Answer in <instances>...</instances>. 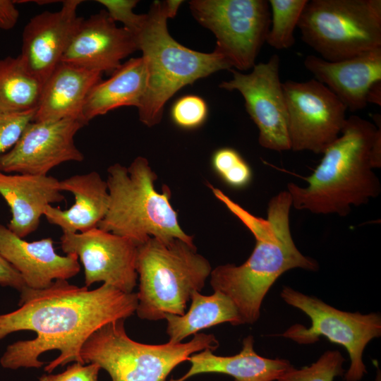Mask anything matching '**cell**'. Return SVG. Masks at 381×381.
<instances>
[{
    "instance_id": "1",
    "label": "cell",
    "mask_w": 381,
    "mask_h": 381,
    "mask_svg": "<svg viewBox=\"0 0 381 381\" xmlns=\"http://www.w3.org/2000/svg\"><path fill=\"white\" fill-rule=\"evenodd\" d=\"M20 308L0 315V339L22 330L37 334L35 339L8 345L0 358L4 368H40L39 356L59 350L60 354L44 366L52 373L59 366L75 361L83 364L82 346L102 326L126 319L136 310V293L127 294L104 284L89 290L65 279L54 281L42 289L29 287L20 292Z\"/></svg>"
},
{
    "instance_id": "2",
    "label": "cell",
    "mask_w": 381,
    "mask_h": 381,
    "mask_svg": "<svg viewBox=\"0 0 381 381\" xmlns=\"http://www.w3.org/2000/svg\"><path fill=\"white\" fill-rule=\"evenodd\" d=\"M209 186L255 239L254 249L245 262L220 265L212 270L210 284L214 291L232 301L243 324H253L260 317L265 295L283 273L294 268L317 271L319 265L314 259L303 255L294 241L289 222L292 202L286 190L270 199L264 219L251 214L220 189Z\"/></svg>"
},
{
    "instance_id": "3",
    "label": "cell",
    "mask_w": 381,
    "mask_h": 381,
    "mask_svg": "<svg viewBox=\"0 0 381 381\" xmlns=\"http://www.w3.org/2000/svg\"><path fill=\"white\" fill-rule=\"evenodd\" d=\"M377 127L358 116L346 118L340 135L322 153L306 187L287 184L292 207L316 214L348 215L351 207L379 196L373 145Z\"/></svg>"
},
{
    "instance_id": "4",
    "label": "cell",
    "mask_w": 381,
    "mask_h": 381,
    "mask_svg": "<svg viewBox=\"0 0 381 381\" xmlns=\"http://www.w3.org/2000/svg\"><path fill=\"white\" fill-rule=\"evenodd\" d=\"M164 1H154L135 35L147 71V88L138 109L148 127L158 124L166 102L183 86L221 70L229 61L214 51L202 53L183 47L169 34Z\"/></svg>"
},
{
    "instance_id": "5",
    "label": "cell",
    "mask_w": 381,
    "mask_h": 381,
    "mask_svg": "<svg viewBox=\"0 0 381 381\" xmlns=\"http://www.w3.org/2000/svg\"><path fill=\"white\" fill-rule=\"evenodd\" d=\"M107 173L109 203L99 229L128 238L138 246L150 237L179 238L194 245L193 236L179 223L169 188L164 185L161 193L155 188L157 176L145 157H137L128 167L114 164Z\"/></svg>"
},
{
    "instance_id": "6",
    "label": "cell",
    "mask_w": 381,
    "mask_h": 381,
    "mask_svg": "<svg viewBox=\"0 0 381 381\" xmlns=\"http://www.w3.org/2000/svg\"><path fill=\"white\" fill-rule=\"evenodd\" d=\"M135 269L139 279L135 312L150 321L164 319L166 314L183 315L192 294L203 289L212 271L195 245L154 237L138 246Z\"/></svg>"
},
{
    "instance_id": "7",
    "label": "cell",
    "mask_w": 381,
    "mask_h": 381,
    "mask_svg": "<svg viewBox=\"0 0 381 381\" xmlns=\"http://www.w3.org/2000/svg\"><path fill=\"white\" fill-rule=\"evenodd\" d=\"M125 319L111 321L94 332L80 349L85 363H95L112 381H167L169 373L193 353L216 350L213 334L197 333L186 343L147 344L131 339Z\"/></svg>"
},
{
    "instance_id": "8",
    "label": "cell",
    "mask_w": 381,
    "mask_h": 381,
    "mask_svg": "<svg viewBox=\"0 0 381 381\" xmlns=\"http://www.w3.org/2000/svg\"><path fill=\"white\" fill-rule=\"evenodd\" d=\"M297 27L320 58H351L381 47V1H308Z\"/></svg>"
},
{
    "instance_id": "9",
    "label": "cell",
    "mask_w": 381,
    "mask_h": 381,
    "mask_svg": "<svg viewBox=\"0 0 381 381\" xmlns=\"http://www.w3.org/2000/svg\"><path fill=\"white\" fill-rule=\"evenodd\" d=\"M282 299L305 313L311 320L310 327L296 324L281 335L300 344H314L322 337L345 347L351 364L346 381H358L367 373L363 353L368 342L381 335V318L377 313L361 314L338 310L321 301L284 286Z\"/></svg>"
},
{
    "instance_id": "10",
    "label": "cell",
    "mask_w": 381,
    "mask_h": 381,
    "mask_svg": "<svg viewBox=\"0 0 381 381\" xmlns=\"http://www.w3.org/2000/svg\"><path fill=\"white\" fill-rule=\"evenodd\" d=\"M195 20L216 37L214 51L237 71H247L266 41L271 16L266 0H193Z\"/></svg>"
},
{
    "instance_id": "11",
    "label": "cell",
    "mask_w": 381,
    "mask_h": 381,
    "mask_svg": "<svg viewBox=\"0 0 381 381\" xmlns=\"http://www.w3.org/2000/svg\"><path fill=\"white\" fill-rule=\"evenodd\" d=\"M291 150L321 154L340 135L346 107L325 85L311 79L282 83Z\"/></svg>"
},
{
    "instance_id": "12",
    "label": "cell",
    "mask_w": 381,
    "mask_h": 381,
    "mask_svg": "<svg viewBox=\"0 0 381 381\" xmlns=\"http://www.w3.org/2000/svg\"><path fill=\"white\" fill-rule=\"evenodd\" d=\"M279 61V56L273 54L266 63L255 64L249 73L231 68L233 78L219 85L222 89L241 93L246 111L258 128L259 144L277 152L291 150Z\"/></svg>"
},
{
    "instance_id": "13",
    "label": "cell",
    "mask_w": 381,
    "mask_h": 381,
    "mask_svg": "<svg viewBox=\"0 0 381 381\" xmlns=\"http://www.w3.org/2000/svg\"><path fill=\"white\" fill-rule=\"evenodd\" d=\"M85 125L78 119L32 121L15 145L0 157V171L46 176L62 163L83 162L74 137Z\"/></svg>"
},
{
    "instance_id": "14",
    "label": "cell",
    "mask_w": 381,
    "mask_h": 381,
    "mask_svg": "<svg viewBox=\"0 0 381 381\" xmlns=\"http://www.w3.org/2000/svg\"><path fill=\"white\" fill-rule=\"evenodd\" d=\"M61 247L66 254H75L85 272V286L103 282L124 293L136 286L138 245L128 238L98 227L82 233H63Z\"/></svg>"
},
{
    "instance_id": "15",
    "label": "cell",
    "mask_w": 381,
    "mask_h": 381,
    "mask_svg": "<svg viewBox=\"0 0 381 381\" xmlns=\"http://www.w3.org/2000/svg\"><path fill=\"white\" fill-rule=\"evenodd\" d=\"M138 50L136 36L119 28L106 10L81 18L61 62L112 74L121 61Z\"/></svg>"
},
{
    "instance_id": "16",
    "label": "cell",
    "mask_w": 381,
    "mask_h": 381,
    "mask_svg": "<svg viewBox=\"0 0 381 381\" xmlns=\"http://www.w3.org/2000/svg\"><path fill=\"white\" fill-rule=\"evenodd\" d=\"M62 2L58 11H44L33 16L23 32L20 56L42 85L61 62L81 19L77 16V10L83 1Z\"/></svg>"
},
{
    "instance_id": "17",
    "label": "cell",
    "mask_w": 381,
    "mask_h": 381,
    "mask_svg": "<svg viewBox=\"0 0 381 381\" xmlns=\"http://www.w3.org/2000/svg\"><path fill=\"white\" fill-rule=\"evenodd\" d=\"M0 253L33 289L47 288L55 280H67L80 270L78 256L57 254L51 238L28 242L1 223Z\"/></svg>"
},
{
    "instance_id": "18",
    "label": "cell",
    "mask_w": 381,
    "mask_h": 381,
    "mask_svg": "<svg viewBox=\"0 0 381 381\" xmlns=\"http://www.w3.org/2000/svg\"><path fill=\"white\" fill-rule=\"evenodd\" d=\"M305 68L354 112L367 105V95L373 83L381 80V47L338 61L315 55L303 61Z\"/></svg>"
},
{
    "instance_id": "19",
    "label": "cell",
    "mask_w": 381,
    "mask_h": 381,
    "mask_svg": "<svg viewBox=\"0 0 381 381\" xmlns=\"http://www.w3.org/2000/svg\"><path fill=\"white\" fill-rule=\"evenodd\" d=\"M0 195L11 212L7 227L21 238L38 228L48 205L66 199L59 189V180L53 176L2 171Z\"/></svg>"
},
{
    "instance_id": "20",
    "label": "cell",
    "mask_w": 381,
    "mask_h": 381,
    "mask_svg": "<svg viewBox=\"0 0 381 381\" xmlns=\"http://www.w3.org/2000/svg\"><path fill=\"white\" fill-rule=\"evenodd\" d=\"M102 74L60 62L43 85L32 121L64 119L83 121L82 113L87 96L102 80Z\"/></svg>"
},
{
    "instance_id": "21",
    "label": "cell",
    "mask_w": 381,
    "mask_h": 381,
    "mask_svg": "<svg viewBox=\"0 0 381 381\" xmlns=\"http://www.w3.org/2000/svg\"><path fill=\"white\" fill-rule=\"evenodd\" d=\"M61 191L71 192L74 204L68 210L48 205L44 212L47 222L63 233H82L97 228L105 217L109 203L107 181L97 171L76 174L59 181Z\"/></svg>"
},
{
    "instance_id": "22",
    "label": "cell",
    "mask_w": 381,
    "mask_h": 381,
    "mask_svg": "<svg viewBox=\"0 0 381 381\" xmlns=\"http://www.w3.org/2000/svg\"><path fill=\"white\" fill-rule=\"evenodd\" d=\"M210 349L192 354L187 360L189 370L182 377L169 381H186L199 374L219 373L234 377V381H274L291 366L284 359H271L258 355L254 350L253 337L243 339L241 351L234 356H217Z\"/></svg>"
},
{
    "instance_id": "23",
    "label": "cell",
    "mask_w": 381,
    "mask_h": 381,
    "mask_svg": "<svg viewBox=\"0 0 381 381\" xmlns=\"http://www.w3.org/2000/svg\"><path fill=\"white\" fill-rule=\"evenodd\" d=\"M147 71L143 57L132 58L121 64L105 80H101L89 92L82 118L87 124L96 116L116 108H138L147 88Z\"/></svg>"
},
{
    "instance_id": "24",
    "label": "cell",
    "mask_w": 381,
    "mask_h": 381,
    "mask_svg": "<svg viewBox=\"0 0 381 381\" xmlns=\"http://www.w3.org/2000/svg\"><path fill=\"white\" fill-rule=\"evenodd\" d=\"M190 300V308L183 315L166 314L164 316L169 337L168 342L171 344L181 343L190 335L221 323L243 324L232 301L219 291H214L210 296L195 291Z\"/></svg>"
},
{
    "instance_id": "25",
    "label": "cell",
    "mask_w": 381,
    "mask_h": 381,
    "mask_svg": "<svg viewBox=\"0 0 381 381\" xmlns=\"http://www.w3.org/2000/svg\"><path fill=\"white\" fill-rule=\"evenodd\" d=\"M42 87L20 55L0 59V113L36 110Z\"/></svg>"
},
{
    "instance_id": "26",
    "label": "cell",
    "mask_w": 381,
    "mask_h": 381,
    "mask_svg": "<svg viewBox=\"0 0 381 381\" xmlns=\"http://www.w3.org/2000/svg\"><path fill=\"white\" fill-rule=\"evenodd\" d=\"M308 0H270V27L266 41L277 49H286L295 44L294 30Z\"/></svg>"
},
{
    "instance_id": "27",
    "label": "cell",
    "mask_w": 381,
    "mask_h": 381,
    "mask_svg": "<svg viewBox=\"0 0 381 381\" xmlns=\"http://www.w3.org/2000/svg\"><path fill=\"white\" fill-rule=\"evenodd\" d=\"M344 361L339 351H327L310 366L296 369L291 365L277 381H333L344 374Z\"/></svg>"
},
{
    "instance_id": "28",
    "label": "cell",
    "mask_w": 381,
    "mask_h": 381,
    "mask_svg": "<svg viewBox=\"0 0 381 381\" xmlns=\"http://www.w3.org/2000/svg\"><path fill=\"white\" fill-rule=\"evenodd\" d=\"M212 165L223 181L232 188H244L252 179L250 166L233 148L223 147L215 151L212 157Z\"/></svg>"
},
{
    "instance_id": "29",
    "label": "cell",
    "mask_w": 381,
    "mask_h": 381,
    "mask_svg": "<svg viewBox=\"0 0 381 381\" xmlns=\"http://www.w3.org/2000/svg\"><path fill=\"white\" fill-rule=\"evenodd\" d=\"M207 114L208 107L205 101L194 95L180 97L171 109L172 121L178 126L185 129L200 126L205 121Z\"/></svg>"
},
{
    "instance_id": "30",
    "label": "cell",
    "mask_w": 381,
    "mask_h": 381,
    "mask_svg": "<svg viewBox=\"0 0 381 381\" xmlns=\"http://www.w3.org/2000/svg\"><path fill=\"white\" fill-rule=\"evenodd\" d=\"M35 111L0 113V157L15 145L27 125L32 121Z\"/></svg>"
},
{
    "instance_id": "31",
    "label": "cell",
    "mask_w": 381,
    "mask_h": 381,
    "mask_svg": "<svg viewBox=\"0 0 381 381\" xmlns=\"http://www.w3.org/2000/svg\"><path fill=\"white\" fill-rule=\"evenodd\" d=\"M97 2L106 8L109 17L114 21L123 24L135 35L140 30L145 18V14H136L133 10L137 5L136 0H97Z\"/></svg>"
},
{
    "instance_id": "32",
    "label": "cell",
    "mask_w": 381,
    "mask_h": 381,
    "mask_svg": "<svg viewBox=\"0 0 381 381\" xmlns=\"http://www.w3.org/2000/svg\"><path fill=\"white\" fill-rule=\"evenodd\" d=\"M101 368L95 363L88 365L75 362L66 370L59 374L42 375L38 381H98V374Z\"/></svg>"
},
{
    "instance_id": "33",
    "label": "cell",
    "mask_w": 381,
    "mask_h": 381,
    "mask_svg": "<svg viewBox=\"0 0 381 381\" xmlns=\"http://www.w3.org/2000/svg\"><path fill=\"white\" fill-rule=\"evenodd\" d=\"M0 285L22 292L28 286L18 271L0 253Z\"/></svg>"
},
{
    "instance_id": "34",
    "label": "cell",
    "mask_w": 381,
    "mask_h": 381,
    "mask_svg": "<svg viewBox=\"0 0 381 381\" xmlns=\"http://www.w3.org/2000/svg\"><path fill=\"white\" fill-rule=\"evenodd\" d=\"M19 18L16 1L0 0V30H11L15 27Z\"/></svg>"
},
{
    "instance_id": "35",
    "label": "cell",
    "mask_w": 381,
    "mask_h": 381,
    "mask_svg": "<svg viewBox=\"0 0 381 381\" xmlns=\"http://www.w3.org/2000/svg\"><path fill=\"white\" fill-rule=\"evenodd\" d=\"M367 102L381 105V80L375 82L370 87L367 95Z\"/></svg>"
},
{
    "instance_id": "36",
    "label": "cell",
    "mask_w": 381,
    "mask_h": 381,
    "mask_svg": "<svg viewBox=\"0 0 381 381\" xmlns=\"http://www.w3.org/2000/svg\"><path fill=\"white\" fill-rule=\"evenodd\" d=\"M182 2L183 1L180 0H168L164 1V8L168 18H172L176 15L179 8Z\"/></svg>"
},
{
    "instance_id": "37",
    "label": "cell",
    "mask_w": 381,
    "mask_h": 381,
    "mask_svg": "<svg viewBox=\"0 0 381 381\" xmlns=\"http://www.w3.org/2000/svg\"><path fill=\"white\" fill-rule=\"evenodd\" d=\"M376 381H380V373L379 372V373H377V377L376 378Z\"/></svg>"
}]
</instances>
